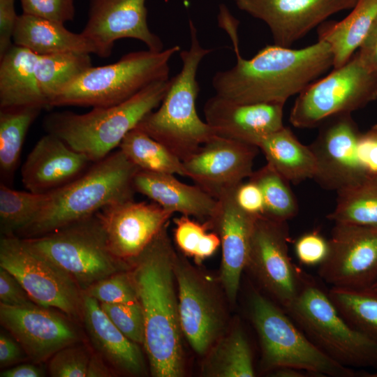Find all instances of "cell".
<instances>
[{
	"label": "cell",
	"instance_id": "obj_51",
	"mask_svg": "<svg viewBox=\"0 0 377 377\" xmlns=\"http://www.w3.org/2000/svg\"><path fill=\"white\" fill-rule=\"evenodd\" d=\"M114 370L104 358L96 351L93 352L89 362L86 377H110Z\"/></svg>",
	"mask_w": 377,
	"mask_h": 377
},
{
	"label": "cell",
	"instance_id": "obj_30",
	"mask_svg": "<svg viewBox=\"0 0 377 377\" xmlns=\"http://www.w3.org/2000/svg\"><path fill=\"white\" fill-rule=\"evenodd\" d=\"M202 374L210 377H253L256 372L251 346L237 325L226 332L205 355Z\"/></svg>",
	"mask_w": 377,
	"mask_h": 377
},
{
	"label": "cell",
	"instance_id": "obj_10",
	"mask_svg": "<svg viewBox=\"0 0 377 377\" xmlns=\"http://www.w3.org/2000/svg\"><path fill=\"white\" fill-rule=\"evenodd\" d=\"M0 267L12 274L32 301L82 322L83 291L64 269L21 237L1 236Z\"/></svg>",
	"mask_w": 377,
	"mask_h": 377
},
{
	"label": "cell",
	"instance_id": "obj_23",
	"mask_svg": "<svg viewBox=\"0 0 377 377\" xmlns=\"http://www.w3.org/2000/svg\"><path fill=\"white\" fill-rule=\"evenodd\" d=\"M93 163L47 133L38 140L22 166V184L27 191L47 193L72 182Z\"/></svg>",
	"mask_w": 377,
	"mask_h": 377
},
{
	"label": "cell",
	"instance_id": "obj_52",
	"mask_svg": "<svg viewBox=\"0 0 377 377\" xmlns=\"http://www.w3.org/2000/svg\"><path fill=\"white\" fill-rule=\"evenodd\" d=\"M268 374L275 377H306L309 372L290 367H283L275 369Z\"/></svg>",
	"mask_w": 377,
	"mask_h": 377
},
{
	"label": "cell",
	"instance_id": "obj_43",
	"mask_svg": "<svg viewBox=\"0 0 377 377\" xmlns=\"http://www.w3.org/2000/svg\"><path fill=\"white\" fill-rule=\"evenodd\" d=\"M295 251L300 263L320 265L327 256L329 242L317 231L306 232L296 240Z\"/></svg>",
	"mask_w": 377,
	"mask_h": 377
},
{
	"label": "cell",
	"instance_id": "obj_38",
	"mask_svg": "<svg viewBox=\"0 0 377 377\" xmlns=\"http://www.w3.org/2000/svg\"><path fill=\"white\" fill-rule=\"evenodd\" d=\"M175 227L174 238L179 250L186 256L194 259L197 264L212 256L221 245L220 238L216 232H208L207 223H200L182 215L174 219Z\"/></svg>",
	"mask_w": 377,
	"mask_h": 377
},
{
	"label": "cell",
	"instance_id": "obj_25",
	"mask_svg": "<svg viewBox=\"0 0 377 377\" xmlns=\"http://www.w3.org/2000/svg\"><path fill=\"white\" fill-rule=\"evenodd\" d=\"M134 187L163 209L207 221L214 215L218 200L200 186L182 182L175 175L138 171Z\"/></svg>",
	"mask_w": 377,
	"mask_h": 377
},
{
	"label": "cell",
	"instance_id": "obj_26",
	"mask_svg": "<svg viewBox=\"0 0 377 377\" xmlns=\"http://www.w3.org/2000/svg\"><path fill=\"white\" fill-rule=\"evenodd\" d=\"M38 54L13 44L0 57V108L36 105L50 108L36 77Z\"/></svg>",
	"mask_w": 377,
	"mask_h": 377
},
{
	"label": "cell",
	"instance_id": "obj_24",
	"mask_svg": "<svg viewBox=\"0 0 377 377\" xmlns=\"http://www.w3.org/2000/svg\"><path fill=\"white\" fill-rule=\"evenodd\" d=\"M89 339L112 369L130 376L145 371L139 344L126 337L111 321L94 298L83 293V316Z\"/></svg>",
	"mask_w": 377,
	"mask_h": 377
},
{
	"label": "cell",
	"instance_id": "obj_31",
	"mask_svg": "<svg viewBox=\"0 0 377 377\" xmlns=\"http://www.w3.org/2000/svg\"><path fill=\"white\" fill-rule=\"evenodd\" d=\"M44 108L27 105L0 108V175L10 186L28 130Z\"/></svg>",
	"mask_w": 377,
	"mask_h": 377
},
{
	"label": "cell",
	"instance_id": "obj_27",
	"mask_svg": "<svg viewBox=\"0 0 377 377\" xmlns=\"http://www.w3.org/2000/svg\"><path fill=\"white\" fill-rule=\"evenodd\" d=\"M13 41L38 55L96 52L93 45L81 33L69 31L64 23L25 13L18 15Z\"/></svg>",
	"mask_w": 377,
	"mask_h": 377
},
{
	"label": "cell",
	"instance_id": "obj_8",
	"mask_svg": "<svg viewBox=\"0 0 377 377\" xmlns=\"http://www.w3.org/2000/svg\"><path fill=\"white\" fill-rule=\"evenodd\" d=\"M250 318L261 349V369L269 374L283 367L315 376L353 377L350 367L334 361L318 348L287 312L257 290L249 297Z\"/></svg>",
	"mask_w": 377,
	"mask_h": 377
},
{
	"label": "cell",
	"instance_id": "obj_2",
	"mask_svg": "<svg viewBox=\"0 0 377 377\" xmlns=\"http://www.w3.org/2000/svg\"><path fill=\"white\" fill-rule=\"evenodd\" d=\"M237 61L212 78L216 95L239 103H282L298 95L333 66L329 45L319 40L300 48L268 45L250 59L234 47Z\"/></svg>",
	"mask_w": 377,
	"mask_h": 377
},
{
	"label": "cell",
	"instance_id": "obj_6",
	"mask_svg": "<svg viewBox=\"0 0 377 377\" xmlns=\"http://www.w3.org/2000/svg\"><path fill=\"white\" fill-rule=\"evenodd\" d=\"M283 309L334 361L350 368L377 369V341L350 325L331 300L328 289L302 269L297 294Z\"/></svg>",
	"mask_w": 377,
	"mask_h": 377
},
{
	"label": "cell",
	"instance_id": "obj_29",
	"mask_svg": "<svg viewBox=\"0 0 377 377\" xmlns=\"http://www.w3.org/2000/svg\"><path fill=\"white\" fill-rule=\"evenodd\" d=\"M267 163L288 182L299 184L313 179L316 160L309 145L301 143L292 131L283 126L265 136L258 144Z\"/></svg>",
	"mask_w": 377,
	"mask_h": 377
},
{
	"label": "cell",
	"instance_id": "obj_5",
	"mask_svg": "<svg viewBox=\"0 0 377 377\" xmlns=\"http://www.w3.org/2000/svg\"><path fill=\"white\" fill-rule=\"evenodd\" d=\"M169 83L170 79L155 82L121 103L92 108L86 113L52 112L45 117L44 128L92 162L98 161L159 106Z\"/></svg>",
	"mask_w": 377,
	"mask_h": 377
},
{
	"label": "cell",
	"instance_id": "obj_7",
	"mask_svg": "<svg viewBox=\"0 0 377 377\" xmlns=\"http://www.w3.org/2000/svg\"><path fill=\"white\" fill-rule=\"evenodd\" d=\"M177 45L161 51L129 52L117 61L91 66L60 91L50 107H108L121 103L149 84L169 79V63Z\"/></svg>",
	"mask_w": 377,
	"mask_h": 377
},
{
	"label": "cell",
	"instance_id": "obj_14",
	"mask_svg": "<svg viewBox=\"0 0 377 377\" xmlns=\"http://www.w3.org/2000/svg\"><path fill=\"white\" fill-rule=\"evenodd\" d=\"M289 228L287 221L264 215L253 226L248 268L260 286L285 308L296 297L300 269L288 254Z\"/></svg>",
	"mask_w": 377,
	"mask_h": 377
},
{
	"label": "cell",
	"instance_id": "obj_13",
	"mask_svg": "<svg viewBox=\"0 0 377 377\" xmlns=\"http://www.w3.org/2000/svg\"><path fill=\"white\" fill-rule=\"evenodd\" d=\"M318 275L331 287L370 289L377 283V228L334 223Z\"/></svg>",
	"mask_w": 377,
	"mask_h": 377
},
{
	"label": "cell",
	"instance_id": "obj_33",
	"mask_svg": "<svg viewBox=\"0 0 377 377\" xmlns=\"http://www.w3.org/2000/svg\"><path fill=\"white\" fill-rule=\"evenodd\" d=\"M91 66V59L87 53L38 55L35 68L36 80L49 107L60 91Z\"/></svg>",
	"mask_w": 377,
	"mask_h": 377
},
{
	"label": "cell",
	"instance_id": "obj_47",
	"mask_svg": "<svg viewBox=\"0 0 377 377\" xmlns=\"http://www.w3.org/2000/svg\"><path fill=\"white\" fill-rule=\"evenodd\" d=\"M17 18L15 0H0V57L13 45L12 41Z\"/></svg>",
	"mask_w": 377,
	"mask_h": 377
},
{
	"label": "cell",
	"instance_id": "obj_40",
	"mask_svg": "<svg viewBox=\"0 0 377 377\" xmlns=\"http://www.w3.org/2000/svg\"><path fill=\"white\" fill-rule=\"evenodd\" d=\"M92 353L82 341L66 346L48 360V374L52 377H85Z\"/></svg>",
	"mask_w": 377,
	"mask_h": 377
},
{
	"label": "cell",
	"instance_id": "obj_4",
	"mask_svg": "<svg viewBox=\"0 0 377 377\" xmlns=\"http://www.w3.org/2000/svg\"><path fill=\"white\" fill-rule=\"evenodd\" d=\"M188 26L190 46L179 52L180 71L170 79L159 106L137 126L164 145L182 161L216 135L196 110L200 91L197 72L202 60L213 50L202 45L198 29L191 20Z\"/></svg>",
	"mask_w": 377,
	"mask_h": 377
},
{
	"label": "cell",
	"instance_id": "obj_9",
	"mask_svg": "<svg viewBox=\"0 0 377 377\" xmlns=\"http://www.w3.org/2000/svg\"><path fill=\"white\" fill-rule=\"evenodd\" d=\"M23 239L67 272L82 291L101 279L131 268L110 251L97 213L47 234Z\"/></svg>",
	"mask_w": 377,
	"mask_h": 377
},
{
	"label": "cell",
	"instance_id": "obj_34",
	"mask_svg": "<svg viewBox=\"0 0 377 377\" xmlns=\"http://www.w3.org/2000/svg\"><path fill=\"white\" fill-rule=\"evenodd\" d=\"M327 217L334 223L377 228V175L337 192L336 206Z\"/></svg>",
	"mask_w": 377,
	"mask_h": 377
},
{
	"label": "cell",
	"instance_id": "obj_41",
	"mask_svg": "<svg viewBox=\"0 0 377 377\" xmlns=\"http://www.w3.org/2000/svg\"><path fill=\"white\" fill-rule=\"evenodd\" d=\"M100 306L126 337L139 345H144L145 319L139 301L126 304L100 303Z\"/></svg>",
	"mask_w": 377,
	"mask_h": 377
},
{
	"label": "cell",
	"instance_id": "obj_11",
	"mask_svg": "<svg viewBox=\"0 0 377 377\" xmlns=\"http://www.w3.org/2000/svg\"><path fill=\"white\" fill-rule=\"evenodd\" d=\"M376 99L377 75L355 52L343 66L334 68L297 95L289 121L297 128H314L329 117L351 114Z\"/></svg>",
	"mask_w": 377,
	"mask_h": 377
},
{
	"label": "cell",
	"instance_id": "obj_48",
	"mask_svg": "<svg viewBox=\"0 0 377 377\" xmlns=\"http://www.w3.org/2000/svg\"><path fill=\"white\" fill-rule=\"evenodd\" d=\"M28 357L20 345L12 337L3 332L0 334V367L3 369L21 362Z\"/></svg>",
	"mask_w": 377,
	"mask_h": 377
},
{
	"label": "cell",
	"instance_id": "obj_12",
	"mask_svg": "<svg viewBox=\"0 0 377 377\" xmlns=\"http://www.w3.org/2000/svg\"><path fill=\"white\" fill-rule=\"evenodd\" d=\"M175 270L182 334L197 354L205 355L226 332L221 297L212 281L178 253Z\"/></svg>",
	"mask_w": 377,
	"mask_h": 377
},
{
	"label": "cell",
	"instance_id": "obj_28",
	"mask_svg": "<svg viewBox=\"0 0 377 377\" xmlns=\"http://www.w3.org/2000/svg\"><path fill=\"white\" fill-rule=\"evenodd\" d=\"M340 21H325L318 27V40L327 43L333 68L346 64L358 50L377 18V0H358Z\"/></svg>",
	"mask_w": 377,
	"mask_h": 377
},
{
	"label": "cell",
	"instance_id": "obj_39",
	"mask_svg": "<svg viewBox=\"0 0 377 377\" xmlns=\"http://www.w3.org/2000/svg\"><path fill=\"white\" fill-rule=\"evenodd\" d=\"M83 293L100 303L126 304L138 302L130 269L101 279Z\"/></svg>",
	"mask_w": 377,
	"mask_h": 377
},
{
	"label": "cell",
	"instance_id": "obj_16",
	"mask_svg": "<svg viewBox=\"0 0 377 377\" xmlns=\"http://www.w3.org/2000/svg\"><path fill=\"white\" fill-rule=\"evenodd\" d=\"M0 323L28 358L38 364L47 362L60 349L82 341L75 321L36 304L16 306L0 303Z\"/></svg>",
	"mask_w": 377,
	"mask_h": 377
},
{
	"label": "cell",
	"instance_id": "obj_21",
	"mask_svg": "<svg viewBox=\"0 0 377 377\" xmlns=\"http://www.w3.org/2000/svg\"><path fill=\"white\" fill-rule=\"evenodd\" d=\"M235 190L228 191L217 198L215 212L206 221L220 238L222 259L219 281L232 304L236 301L241 276L247 266L253 226L258 217L238 206Z\"/></svg>",
	"mask_w": 377,
	"mask_h": 377
},
{
	"label": "cell",
	"instance_id": "obj_46",
	"mask_svg": "<svg viewBox=\"0 0 377 377\" xmlns=\"http://www.w3.org/2000/svg\"><path fill=\"white\" fill-rule=\"evenodd\" d=\"M357 152L366 173L369 176L377 175V124L360 133L357 143Z\"/></svg>",
	"mask_w": 377,
	"mask_h": 377
},
{
	"label": "cell",
	"instance_id": "obj_37",
	"mask_svg": "<svg viewBox=\"0 0 377 377\" xmlns=\"http://www.w3.org/2000/svg\"><path fill=\"white\" fill-rule=\"evenodd\" d=\"M249 179L256 182L261 189L265 202L264 216L276 221H287L297 215L298 204L289 182L270 165L267 163L253 171Z\"/></svg>",
	"mask_w": 377,
	"mask_h": 377
},
{
	"label": "cell",
	"instance_id": "obj_17",
	"mask_svg": "<svg viewBox=\"0 0 377 377\" xmlns=\"http://www.w3.org/2000/svg\"><path fill=\"white\" fill-rule=\"evenodd\" d=\"M258 149L216 135L182 161L186 177L217 199L251 176Z\"/></svg>",
	"mask_w": 377,
	"mask_h": 377
},
{
	"label": "cell",
	"instance_id": "obj_49",
	"mask_svg": "<svg viewBox=\"0 0 377 377\" xmlns=\"http://www.w3.org/2000/svg\"><path fill=\"white\" fill-rule=\"evenodd\" d=\"M356 52L364 64L377 75V18Z\"/></svg>",
	"mask_w": 377,
	"mask_h": 377
},
{
	"label": "cell",
	"instance_id": "obj_44",
	"mask_svg": "<svg viewBox=\"0 0 377 377\" xmlns=\"http://www.w3.org/2000/svg\"><path fill=\"white\" fill-rule=\"evenodd\" d=\"M235 198L238 206L245 212L259 216L265 214V202L259 186L249 179L240 183L235 190Z\"/></svg>",
	"mask_w": 377,
	"mask_h": 377
},
{
	"label": "cell",
	"instance_id": "obj_18",
	"mask_svg": "<svg viewBox=\"0 0 377 377\" xmlns=\"http://www.w3.org/2000/svg\"><path fill=\"white\" fill-rule=\"evenodd\" d=\"M241 10L265 22L274 44L291 45L334 14L358 0H234Z\"/></svg>",
	"mask_w": 377,
	"mask_h": 377
},
{
	"label": "cell",
	"instance_id": "obj_15",
	"mask_svg": "<svg viewBox=\"0 0 377 377\" xmlns=\"http://www.w3.org/2000/svg\"><path fill=\"white\" fill-rule=\"evenodd\" d=\"M319 126L309 147L316 160L313 179L320 186L337 193L369 176L357 156V143L361 132L350 113L334 115Z\"/></svg>",
	"mask_w": 377,
	"mask_h": 377
},
{
	"label": "cell",
	"instance_id": "obj_53",
	"mask_svg": "<svg viewBox=\"0 0 377 377\" xmlns=\"http://www.w3.org/2000/svg\"><path fill=\"white\" fill-rule=\"evenodd\" d=\"M370 289L373 290H375V291H377V283L376 284H374Z\"/></svg>",
	"mask_w": 377,
	"mask_h": 377
},
{
	"label": "cell",
	"instance_id": "obj_50",
	"mask_svg": "<svg viewBox=\"0 0 377 377\" xmlns=\"http://www.w3.org/2000/svg\"><path fill=\"white\" fill-rule=\"evenodd\" d=\"M34 364H22L4 369L1 371V377H42L45 376V371L40 365Z\"/></svg>",
	"mask_w": 377,
	"mask_h": 377
},
{
	"label": "cell",
	"instance_id": "obj_45",
	"mask_svg": "<svg viewBox=\"0 0 377 377\" xmlns=\"http://www.w3.org/2000/svg\"><path fill=\"white\" fill-rule=\"evenodd\" d=\"M0 303L16 306L36 304L18 280L0 267Z\"/></svg>",
	"mask_w": 377,
	"mask_h": 377
},
{
	"label": "cell",
	"instance_id": "obj_32",
	"mask_svg": "<svg viewBox=\"0 0 377 377\" xmlns=\"http://www.w3.org/2000/svg\"><path fill=\"white\" fill-rule=\"evenodd\" d=\"M118 148L141 171L186 177L182 161L138 127L126 134Z\"/></svg>",
	"mask_w": 377,
	"mask_h": 377
},
{
	"label": "cell",
	"instance_id": "obj_19",
	"mask_svg": "<svg viewBox=\"0 0 377 377\" xmlns=\"http://www.w3.org/2000/svg\"><path fill=\"white\" fill-rule=\"evenodd\" d=\"M146 0H91L87 22L81 34L93 45L95 54L109 57L115 42L134 38L148 50L161 51L163 44L147 23Z\"/></svg>",
	"mask_w": 377,
	"mask_h": 377
},
{
	"label": "cell",
	"instance_id": "obj_3",
	"mask_svg": "<svg viewBox=\"0 0 377 377\" xmlns=\"http://www.w3.org/2000/svg\"><path fill=\"white\" fill-rule=\"evenodd\" d=\"M138 171L120 149L112 151L72 182L49 192L39 214L16 236L39 237L91 216L108 205L133 200Z\"/></svg>",
	"mask_w": 377,
	"mask_h": 377
},
{
	"label": "cell",
	"instance_id": "obj_20",
	"mask_svg": "<svg viewBox=\"0 0 377 377\" xmlns=\"http://www.w3.org/2000/svg\"><path fill=\"white\" fill-rule=\"evenodd\" d=\"M108 246L118 259L131 265L173 213L155 202L129 200L108 205L97 212Z\"/></svg>",
	"mask_w": 377,
	"mask_h": 377
},
{
	"label": "cell",
	"instance_id": "obj_1",
	"mask_svg": "<svg viewBox=\"0 0 377 377\" xmlns=\"http://www.w3.org/2000/svg\"><path fill=\"white\" fill-rule=\"evenodd\" d=\"M168 225L133 260L130 269L144 315L143 346L154 377H181L185 371L175 270L177 253Z\"/></svg>",
	"mask_w": 377,
	"mask_h": 377
},
{
	"label": "cell",
	"instance_id": "obj_36",
	"mask_svg": "<svg viewBox=\"0 0 377 377\" xmlns=\"http://www.w3.org/2000/svg\"><path fill=\"white\" fill-rule=\"evenodd\" d=\"M328 293L345 319L377 341V291L331 287Z\"/></svg>",
	"mask_w": 377,
	"mask_h": 377
},
{
	"label": "cell",
	"instance_id": "obj_35",
	"mask_svg": "<svg viewBox=\"0 0 377 377\" xmlns=\"http://www.w3.org/2000/svg\"><path fill=\"white\" fill-rule=\"evenodd\" d=\"M49 193H38L13 189L0 184V230L1 236L17 235L39 214Z\"/></svg>",
	"mask_w": 377,
	"mask_h": 377
},
{
	"label": "cell",
	"instance_id": "obj_42",
	"mask_svg": "<svg viewBox=\"0 0 377 377\" xmlns=\"http://www.w3.org/2000/svg\"><path fill=\"white\" fill-rule=\"evenodd\" d=\"M23 13L65 24L75 16L74 0H20Z\"/></svg>",
	"mask_w": 377,
	"mask_h": 377
},
{
	"label": "cell",
	"instance_id": "obj_54",
	"mask_svg": "<svg viewBox=\"0 0 377 377\" xmlns=\"http://www.w3.org/2000/svg\"><path fill=\"white\" fill-rule=\"evenodd\" d=\"M184 1H188V0H184Z\"/></svg>",
	"mask_w": 377,
	"mask_h": 377
},
{
	"label": "cell",
	"instance_id": "obj_22",
	"mask_svg": "<svg viewBox=\"0 0 377 377\" xmlns=\"http://www.w3.org/2000/svg\"><path fill=\"white\" fill-rule=\"evenodd\" d=\"M284 105L239 103L215 94L205 102L203 112L216 135L257 147L265 136L284 126Z\"/></svg>",
	"mask_w": 377,
	"mask_h": 377
}]
</instances>
